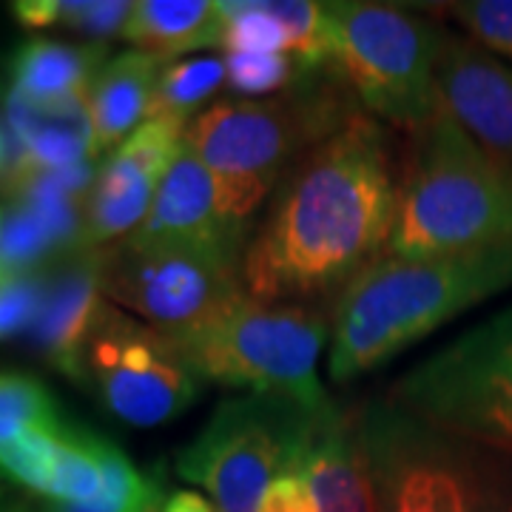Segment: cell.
Instances as JSON below:
<instances>
[{"label": "cell", "instance_id": "6da1fadb", "mask_svg": "<svg viewBox=\"0 0 512 512\" xmlns=\"http://www.w3.org/2000/svg\"><path fill=\"white\" fill-rule=\"evenodd\" d=\"M399 202L402 154L359 111L276 185L242 254V288L259 302H336L390 251Z\"/></svg>", "mask_w": 512, "mask_h": 512}, {"label": "cell", "instance_id": "7a4b0ae2", "mask_svg": "<svg viewBox=\"0 0 512 512\" xmlns=\"http://www.w3.org/2000/svg\"><path fill=\"white\" fill-rule=\"evenodd\" d=\"M507 288L512 245L439 256L384 254L333 302L330 379L365 376Z\"/></svg>", "mask_w": 512, "mask_h": 512}, {"label": "cell", "instance_id": "3957f363", "mask_svg": "<svg viewBox=\"0 0 512 512\" xmlns=\"http://www.w3.org/2000/svg\"><path fill=\"white\" fill-rule=\"evenodd\" d=\"M359 111L348 86L322 69L302 74L288 92L268 100L214 103L188 123L185 143L211 171L217 214L234 242L248 245L256 214L276 185Z\"/></svg>", "mask_w": 512, "mask_h": 512}, {"label": "cell", "instance_id": "277c9868", "mask_svg": "<svg viewBox=\"0 0 512 512\" xmlns=\"http://www.w3.org/2000/svg\"><path fill=\"white\" fill-rule=\"evenodd\" d=\"M512 245V163L476 143L439 103L402 151L390 256Z\"/></svg>", "mask_w": 512, "mask_h": 512}, {"label": "cell", "instance_id": "5b68a950", "mask_svg": "<svg viewBox=\"0 0 512 512\" xmlns=\"http://www.w3.org/2000/svg\"><path fill=\"white\" fill-rule=\"evenodd\" d=\"M330 330V316L319 305L259 302L242 288L200 322L165 336L200 382L322 410L330 399L316 367Z\"/></svg>", "mask_w": 512, "mask_h": 512}, {"label": "cell", "instance_id": "8992f818", "mask_svg": "<svg viewBox=\"0 0 512 512\" xmlns=\"http://www.w3.org/2000/svg\"><path fill=\"white\" fill-rule=\"evenodd\" d=\"M328 72L379 123L419 128L439 109L441 29L387 3H328Z\"/></svg>", "mask_w": 512, "mask_h": 512}, {"label": "cell", "instance_id": "52a82bcc", "mask_svg": "<svg viewBox=\"0 0 512 512\" xmlns=\"http://www.w3.org/2000/svg\"><path fill=\"white\" fill-rule=\"evenodd\" d=\"M376 512H490L495 450L453 436L390 399L356 410Z\"/></svg>", "mask_w": 512, "mask_h": 512}, {"label": "cell", "instance_id": "ba28073f", "mask_svg": "<svg viewBox=\"0 0 512 512\" xmlns=\"http://www.w3.org/2000/svg\"><path fill=\"white\" fill-rule=\"evenodd\" d=\"M387 399L439 430L512 456V302L410 367Z\"/></svg>", "mask_w": 512, "mask_h": 512}, {"label": "cell", "instance_id": "9c48e42d", "mask_svg": "<svg viewBox=\"0 0 512 512\" xmlns=\"http://www.w3.org/2000/svg\"><path fill=\"white\" fill-rule=\"evenodd\" d=\"M316 416L282 396L225 399L177 453V473L208 490L220 512H259L271 481L302 461Z\"/></svg>", "mask_w": 512, "mask_h": 512}, {"label": "cell", "instance_id": "30bf717a", "mask_svg": "<svg viewBox=\"0 0 512 512\" xmlns=\"http://www.w3.org/2000/svg\"><path fill=\"white\" fill-rule=\"evenodd\" d=\"M89 384L114 419L157 427L200 399V379L188 370L163 330L131 319L106 299L83 356Z\"/></svg>", "mask_w": 512, "mask_h": 512}, {"label": "cell", "instance_id": "8fae6325", "mask_svg": "<svg viewBox=\"0 0 512 512\" xmlns=\"http://www.w3.org/2000/svg\"><path fill=\"white\" fill-rule=\"evenodd\" d=\"M239 291V265L220 256L137 251L123 242L106 248L103 256V296L163 333L200 322Z\"/></svg>", "mask_w": 512, "mask_h": 512}, {"label": "cell", "instance_id": "7c38bea8", "mask_svg": "<svg viewBox=\"0 0 512 512\" xmlns=\"http://www.w3.org/2000/svg\"><path fill=\"white\" fill-rule=\"evenodd\" d=\"M185 128L188 123L174 117H148L123 146L111 151L83 200L80 248H111V242L120 245L137 231L183 148Z\"/></svg>", "mask_w": 512, "mask_h": 512}, {"label": "cell", "instance_id": "4fadbf2b", "mask_svg": "<svg viewBox=\"0 0 512 512\" xmlns=\"http://www.w3.org/2000/svg\"><path fill=\"white\" fill-rule=\"evenodd\" d=\"M123 245L137 251H194L242 265V245L217 214V188L197 151L183 143L154 194L146 220Z\"/></svg>", "mask_w": 512, "mask_h": 512}, {"label": "cell", "instance_id": "5bb4252c", "mask_svg": "<svg viewBox=\"0 0 512 512\" xmlns=\"http://www.w3.org/2000/svg\"><path fill=\"white\" fill-rule=\"evenodd\" d=\"M439 103L476 143L512 163V66L473 37L441 32Z\"/></svg>", "mask_w": 512, "mask_h": 512}, {"label": "cell", "instance_id": "9a60e30c", "mask_svg": "<svg viewBox=\"0 0 512 512\" xmlns=\"http://www.w3.org/2000/svg\"><path fill=\"white\" fill-rule=\"evenodd\" d=\"M103 256L106 248H77L57 271H52L43 311L35 328L29 330L37 356L77 384H83L86 345L106 305Z\"/></svg>", "mask_w": 512, "mask_h": 512}, {"label": "cell", "instance_id": "2e32d148", "mask_svg": "<svg viewBox=\"0 0 512 512\" xmlns=\"http://www.w3.org/2000/svg\"><path fill=\"white\" fill-rule=\"evenodd\" d=\"M299 467L311 481L316 512H376L356 410L325 404Z\"/></svg>", "mask_w": 512, "mask_h": 512}, {"label": "cell", "instance_id": "e0dca14e", "mask_svg": "<svg viewBox=\"0 0 512 512\" xmlns=\"http://www.w3.org/2000/svg\"><path fill=\"white\" fill-rule=\"evenodd\" d=\"M163 60L146 52H123L106 60L89 92V123H92V157L114 151L137 131V123L148 117L154 83Z\"/></svg>", "mask_w": 512, "mask_h": 512}, {"label": "cell", "instance_id": "ac0fdd59", "mask_svg": "<svg viewBox=\"0 0 512 512\" xmlns=\"http://www.w3.org/2000/svg\"><path fill=\"white\" fill-rule=\"evenodd\" d=\"M103 46H72L52 37H29L9 60L12 89L35 103L86 100L97 72L106 66Z\"/></svg>", "mask_w": 512, "mask_h": 512}, {"label": "cell", "instance_id": "d6986e66", "mask_svg": "<svg viewBox=\"0 0 512 512\" xmlns=\"http://www.w3.org/2000/svg\"><path fill=\"white\" fill-rule=\"evenodd\" d=\"M123 37L137 52L174 60L222 46V12L214 0H140L131 6Z\"/></svg>", "mask_w": 512, "mask_h": 512}, {"label": "cell", "instance_id": "ffe728a7", "mask_svg": "<svg viewBox=\"0 0 512 512\" xmlns=\"http://www.w3.org/2000/svg\"><path fill=\"white\" fill-rule=\"evenodd\" d=\"M165 501L160 473L143 476L131 458L109 441L106 444V490L92 501H52V498H15L0 493V512H148Z\"/></svg>", "mask_w": 512, "mask_h": 512}, {"label": "cell", "instance_id": "44dd1931", "mask_svg": "<svg viewBox=\"0 0 512 512\" xmlns=\"http://www.w3.org/2000/svg\"><path fill=\"white\" fill-rule=\"evenodd\" d=\"M131 6L134 3L126 0H18L12 3V12L26 29L35 32L66 26L94 40H106L123 37Z\"/></svg>", "mask_w": 512, "mask_h": 512}, {"label": "cell", "instance_id": "7402d4cb", "mask_svg": "<svg viewBox=\"0 0 512 512\" xmlns=\"http://www.w3.org/2000/svg\"><path fill=\"white\" fill-rule=\"evenodd\" d=\"M66 427L69 421L60 419L23 430L9 447L0 450V481L37 498H49Z\"/></svg>", "mask_w": 512, "mask_h": 512}, {"label": "cell", "instance_id": "603a6c76", "mask_svg": "<svg viewBox=\"0 0 512 512\" xmlns=\"http://www.w3.org/2000/svg\"><path fill=\"white\" fill-rule=\"evenodd\" d=\"M225 60L220 57H194V60H174L160 69L154 83L148 117H174L188 123V114L211 100L225 83ZM146 117V120H148Z\"/></svg>", "mask_w": 512, "mask_h": 512}, {"label": "cell", "instance_id": "cb8c5ba5", "mask_svg": "<svg viewBox=\"0 0 512 512\" xmlns=\"http://www.w3.org/2000/svg\"><path fill=\"white\" fill-rule=\"evenodd\" d=\"M288 35V57L302 72H322L330 60V15L328 3L316 0H265Z\"/></svg>", "mask_w": 512, "mask_h": 512}, {"label": "cell", "instance_id": "d4e9b609", "mask_svg": "<svg viewBox=\"0 0 512 512\" xmlns=\"http://www.w3.org/2000/svg\"><path fill=\"white\" fill-rule=\"evenodd\" d=\"M220 12L228 55H288V35L265 0H220Z\"/></svg>", "mask_w": 512, "mask_h": 512}, {"label": "cell", "instance_id": "484cf974", "mask_svg": "<svg viewBox=\"0 0 512 512\" xmlns=\"http://www.w3.org/2000/svg\"><path fill=\"white\" fill-rule=\"evenodd\" d=\"M60 407L49 387L26 373H0V450L23 430L60 421Z\"/></svg>", "mask_w": 512, "mask_h": 512}, {"label": "cell", "instance_id": "4316f807", "mask_svg": "<svg viewBox=\"0 0 512 512\" xmlns=\"http://www.w3.org/2000/svg\"><path fill=\"white\" fill-rule=\"evenodd\" d=\"M49 288L46 271L0 274V342L35 328Z\"/></svg>", "mask_w": 512, "mask_h": 512}, {"label": "cell", "instance_id": "83f0119b", "mask_svg": "<svg viewBox=\"0 0 512 512\" xmlns=\"http://www.w3.org/2000/svg\"><path fill=\"white\" fill-rule=\"evenodd\" d=\"M441 9H447V15L456 18L484 49L512 60V0H464Z\"/></svg>", "mask_w": 512, "mask_h": 512}, {"label": "cell", "instance_id": "f1b7e54d", "mask_svg": "<svg viewBox=\"0 0 512 512\" xmlns=\"http://www.w3.org/2000/svg\"><path fill=\"white\" fill-rule=\"evenodd\" d=\"M228 83L245 94L288 92L302 77L296 60L288 55H228L225 57Z\"/></svg>", "mask_w": 512, "mask_h": 512}, {"label": "cell", "instance_id": "f546056e", "mask_svg": "<svg viewBox=\"0 0 512 512\" xmlns=\"http://www.w3.org/2000/svg\"><path fill=\"white\" fill-rule=\"evenodd\" d=\"M259 512H316L311 481L299 464L271 481V487L262 495Z\"/></svg>", "mask_w": 512, "mask_h": 512}, {"label": "cell", "instance_id": "4dcf8cb0", "mask_svg": "<svg viewBox=\"0 0 512 512\" xmlns=\"http://www.w3.org/2000/svg\"><path fill=\"white\" fill-rule=\"evenodd\" d=\"M160 512H220L214 507V501H208L205 495L194 493V490H177L163 501Z\"/></svg>", "mask_w": 512, "mask_h": 512}, {"label": "cell", "instance_id": "1f68e13d", "mask_svg": "<svg viewBox=\"0 0 512 512\" xmlns=\"http://www.w3.org/2000/svg\"><path fill=\"white\" fill-rule=\"evenodd\" d=\"M6 165H9V148H6L3 137H0V174H6Z\"/></svg>", "mask_w": 512, "mask_h": 512}, {"label": "cell", "instance_id": "d6a6232c", "mask_svg": "<svg viewBox=\"0 0 512 512\" xmlns=\"http://www.w3.org/2000/svg\"><path fill=\"white\" fill-rule=\"evenodd\" d=\"M160 510H163V504H160V507H151V510H148V512H160Z\"/></svg>", "mask_w": 512, "mask_h": 512}, {"label": "cell", "instance_id": "836d02e7", "mask_svg": "<svg viewBox=\"0 0 512 512\" xmlns=\"http://www.w3.org/2000/svg\"><path fill=\"white\" fill-rule=\"evenodd\" d=\"M0 222H3V214H0Z\"/></svg>", "mask_w": 512, "mask_h": 512}, {"label": "cell", "instance_id": "e575fe53", "mask_svg": "<svg viewBox=\"0 0 512 512\" xmlns=\"http://www.w3.org/2000/svg\"><path fill=\"white\" fill-rule=\"evenodd\" d=\"M507 512H512V507H510V510H507Z\"/></svg>", "mask_w": 512, "mask_h": 512}]
</instances>
